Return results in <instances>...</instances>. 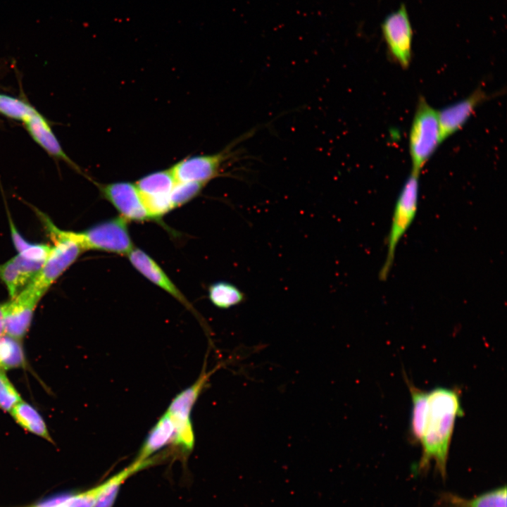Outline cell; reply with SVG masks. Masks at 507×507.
I'll use <instances>...</instances> for the list:
<instances>
[{"label": "cell", "mask_w": 507, "mask_h": 507, "mask_svg": "<svg viewBox=\"0 0 507 507\" xmlns=\"http://www.w3.org/2000/svg\"><path fill=\"white\" fill-rule=\"evenodd\" d=\"M44 294L28 284L10 301L4 303L6 334L21 340L30 327L35 308Z\"/></svg>", "instance_id": "obj_8"}, {"label": "cell", "mask_w": 507, "mask_h": 507, "mask_svg": "<svg viewBox=\"0 0 507 507\" xmlns=\"http://www.w3.org/2000/svg\"><path fill=\"white\" fill-rule=\"evenodd\" d=\"M9 224L11 239L18 251V254L28 259L44 262L49 254L51 246L44 244H31L28 242L18 232L10 217Z\"/></svg>", "instance_id": "obj_23"}, {"label": "cell", "mask_w": 507, "mask_h": 507, "mask_svg": "<svg viewBox=\"0 0 507 507\" xmlns=\"http://www.w3.org/2000/svg\"><path fill=\"white\" fill-rule=\"evenodd\" d=\"M158 461L152 456L145 461L134 460L127 467L102 482L103 487L93 507H113L118 495L121 485L136 472L151 466Z\"/></svg>", "instance_id": "obj_16"}, {"label": "cell", "mask_w": 507, "mask_h": 507, "mask_svg": "<svg viewBox=\"0 0 507 507\" xmlns=\"http://www.w3.org/2000/svg\"><path fill=\"white\" fill-rule=\"evenodd\" d=\"M6 334L4 322V303H0V337Z\"/></svg>", "instance_id": "obj_29"}, {"label": "cell", "mask_w": 507, "mask_h": 507, "mask_svg": "<svg viewBox=\"0 0 507 507\" xmlns=\"http://www.w3.org/2000/svg\"><path fill=\"white\" fill-rule=\"evenodd\" d=\"M127 222L119 215L82 232H74V235L84 251L96 250L127 256L134 249Z\"/></svg>", "instance_id": "obj_6"}, {"label": "cell", "mask_w": 507, "mask_h": 507, "mask_svg": "<svg viewBox=\"0 0 507 507\" xmlns=\"http://www.w3.org/2000/svg\"><path fill=\"white\" fill-rule=\"evenodd\" d=\"M419 175L411 171L396 199L388 237L387 256L380 274L382 280L389 275L396 246L415 217L419 197Z\"/></svg>", "instance_id": "obj_5"}, {"label": "cell", "mask_w": 507, "mask_h": 507, "mask_svg": "<svg viewBox=\"0 0 507 507\" xmlns=\"http://www.w3.org/2000/svg\"><path fill=\"white\" fill-rule=\"evenodd\" d=\"M70 495V494H63L55 496L29 507H56L64 501Z\"/></svg>", "instance_id": "obj_28"}, {"label": "cell", "mask_w": 507, "mask_h": 507, "mask_svg": "<svg viewBox=\"0 0 507 507\" xmlns=\"http://www.w3.org/2000/svg\"><path fill=\"white\" fill-rule=\"evenodd\" d=\"M506 492L503 486L470 499L451 496L449 501L456 507H506Z\"/></svg>", "instance_id": "obj_22"}, {"label": "cell", "mask_w": 507, "mask_h": 507, "mask_svg": "<svg viewBox=\"0 0 507 507\" xmlns=\"http://www.w3.org/2000/svg\"><path fill=\"white\" fill-rule=\"evenodd\" d=\"M253 129L237 137L220 151L207 155H197L186 157L174 164L170 171L176 182H198L207 184L214 178L222 175L226 165L243 159L242 152L235 146L244 140L249 139L256 133Z\"/></svg>", "instance_id": "obj_3"}, {"label": "cell", "mask_w": 507, "mask_h": 507, "mask_svg": "<svg viewBox=\"0 0 507 507\" xmlns=\"http://www.w3.org/2000/svg\"><path fill=\"white\" fill-rule=\"evenodd\" d=\"M382 30L392 57L403 68H408L411 61L412 29L405 6L385 18Z\"/></svg>", "instance_id": "obj_9"}, {"label": "cell", "mask_w": 507, "mask_h": 507, "mask_svg": "<svg viewBox=\"0 0 507 507\" xmlns=\"http://www.w3.org/2000/svg\"><path fill=\"white\" fill-rule=\"evenodd\" d=\"M175 427L169 414L165 412L146 436L134 460L145 461L170 443L173 442Z\"/></svg>", "instance_id": "obj_17"}, {"label": "cell", "mask_w": 507, "mask_h": 507, "mask_svg": "<svg viewBox=\"0 0 507 507\" xmlns=\"http://www.w3.org/2000/svg\"><path fill=\"white\" fill-rule=\"evenodd\" d=\"M103 487L101 483L87 491L70 495L56 507H93Z\"/></svg>", "instance_id": "obj_27"}, {"label": "cell", "mask_w": 507, "mask_h": 507, "mask_svg": "<svg viewBox=\"0 0 507 507\" xmlns=\"http://www.w3.org/2000/svg\"><path fill=\"white\" fill-rule=\"evenodd\" d=\"M206 185L198 182H176L170 194L173 208L181 206L196 197Z\"/></svg>", "instance_id": "obj_25"}, {"label": "cell", "mask_w": 507, "mask_h": 507, "mask_svg": "<svg viewBox=\"0 0 507 507\" xmlns=\"http://www.w3.org/2000/svg\"><path fill=\"white\" fill-rule=\"evenodd\" d=\"M486 97L484 92L478 89L468 97L437 111L443 141L463 127Z\"/></svg>", "instance_id": "obj_11"}, {"label": "cell", "mask_w": 507, "mask_h": 507, "mask_svg": "<svg viewBox=\"0 0 507 507\" xmlns=\"http://www.w3.org/2000/svg\"><path fill=\"white\" fill-rule=\"evenodd\" d=\"M37 213L54 244L39 273L29 284L45 294L84 251L74 232L62 230L44 213L37 210Z\"/></svg>", "instance_id": "obj_2"}, {"label": "cell", "mask_w": 507, "mask_h": 507, "mask_svg": "<svg viewBox=\"0 0 507 507\" xmlns=\"http://www.w3.org/2000/svg\"><path fill=\"white\" fill-rule=\"evenodd\" d=\"M101 196L127 221L143 222L151 220L135 184L115 182L107 184L95 182Z\"/></svg>", "instance_id": "obj_10"}, {"label": "cell", "mask_w": 507, "mask_h": 507, "mask_svg": "<svg viewBox=\"0 0 507 507\" xmlns=\"http://www.w3.org/2000/svg\"><path fill=\"white\" fill-rule=\"evenodd\" d=\"M44 263L17 254L0 264V281L5 284L11 299L35 279Z\"/></svg>", "instance_id": "obj_12"}, {"label": "cell", "mask_w": 507, "mask_h": 507, "mask_svg": "<svg viewBox=\"0 0 507 507\" xmlns=\"http://www.w3.org/2000/svg\"><path fill=\"white\" fill-rule=\"evenodd\" d=\"M132 265L144 277L161 288L192 312L194 308L158 264L144 251L134 248L127 255Z\"/></svg>", "instance_id": "obj_13"}, {"label": "cell", "mask_w": 507, "mask_h": 507, "mask_svg": "<svg viewBox=\"0 0 507 507\" xmlns=\"http://www.w3.org/2000/svg\"><path fill=\"white\" fill-rule=\"evenodd\" d=\"M12 417L28 432L51 442V437L42 417L29 403L21 400L10 411Z\"/></svg>", "instance_id": "obj_19"}, {"label": "cell", "mask_w": 507, "mask_h": 507, "mask_svg": "<svg viewBox=\"0 0 507 507\" xmlns=\"http://www.w3.org/2000/svg\"><path fill=\"white\" fill-rule=\"evenodd\" d=\"M21 400L20 394L5 373L0 371V408L4 411L10 412Z\"/></svg>", "instance_id": "obj_26"}, {"label": "cell", "mask_w": 507, "mask_h": 507, "mask_svg": "<svg viewBox=\"0 0 507 507\" xmlns=\"http://www.w3.org/2000/svg\"><path fill=\"white\" fill-rule=\"evenodd\" d=\"M25 354L20 339L6 334L0 337V371L23 365Z\"/></svg>", "instance_id": "obj_21"}, {"label": "cell", "mask_w": 507, "mask_h": 507, "mask_svg": "<svg viewBox=\"0 0 507 507\" xmlns=\"http://www.w3.org/2000/svg\"><path fill=\"white\" fill-rule=\"evenodd\" d=\"M442 142L437 111L421 96L418 101L409 134L411 171L420 173Z\"/></svg>", "instance_id": "obj_4"}, {"label": "cell", "mask_w": 507, "mask_h": 507, "mask_svg": "<svg viewBox=\"0 0 507 507\" xmlns=\"http://www.w3.org/2000/svg\"><path fill=\"white\" fill-rule=\"evenodd\" d=\"M428 399L427 418L419 443L422 447L419 468L434 462L444 478L456 420L463 415L461 392L458 388L437 387L428 392Z\"/></svg>", "instance_id": "obj_1"}, {"label": "cell", "mask_w": 507, "mask_h": 507, "mask_svg": "<svg viewBox=\"0 0 507 507\" xmlns=\"http://www.w3.org/2000/svg\"><path fill=\"white\" fill-rule=\"evenodd\" d=\"M406 383L412 399L410 434L411 439L419 444L424 432L428 414V392L415 387L407 379Z\"/></svg>", "instance_id": "obj_18"}, {"label": "cell", "mask_w": 507, "mask_h": 507, "mask_svg": "<svg viewBox=\"0 0 507 507\" xmlns=\"http://www.w3.org/2000/svg\"><path fill=\"white\" fill-rule=\"evenodd\" d=\"M208 293L211 302L222 309L232 308L246 299L245 294L239 287L225 281H219L211 284Z\"/></svg>", "instance_id": "obj_20"}, {"label": "cell", "mask_w": 507, "mask_h": 507, "mask_svg": "<svg viewBox=\"0 0 507 507\" xmlns=\"http://www.w3.org/2000/svg\"><path fill=\"white\" fill-rule=\"evenodd\" d=\"M38 111L23 99L0 93V113L23 123Z\"/></svg>", "instance_id": "obj_24"}, {"label": "cell", "mask_w": 507, "mask_h": 507, "mask_svg": "<svg viewBox=\"0 0 507 507\" xmlns=\"http://www.w3.org/2000/svg\"><path fill=\"white\" fill-rule=\"evenodd\" d=\"M176 181L170 169L148 174L134 184L144 204H160L170 201Z\"/></svg>", "instance_id": "obj_14"}, {"label": "cell", "mask_w": 507, "mask_h": 507, "mask_svg": "<svg viewBox=\"0 0 507 507\" xmlns=\"http://www.w3.org/2000/svg\"><path fill=\"white\" fill-rule=\"evenodd\" d=\"M212 373L213 371L208 373L202 372L192 385L175 396L166 411L175 427L173 444L184 454L190 453L194 445V434L191 420L192 408Z\"/></svg>", "instance_id": "obj_7"}, {"label": "cell", "mask_w": 507, "mask_h": 507, "mask_svg": "<svg viewBox=\"0 0 507 507\" xmlns=\"http://www.w3.org/2000/svg\"><path fill=\"white\" fill-rule=\"evenodd\" d=\"M24 125L30 135L49 155L68 163L80 170L77 165L65 153L46 119L37 111Z\"/></svg>", "instance_id": "obj_15"}]
</instances>
